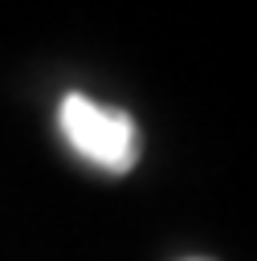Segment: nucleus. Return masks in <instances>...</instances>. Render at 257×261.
<instances>
[{
    "mask_svg": "<svg viewBox=\"0 0 257 261\" xmlns=\"http://www.w3.org/2000/svg\"><path fill=\"white\" fill-rule=\"evenodd\" d=\"M57 126L82 159H90L94 167H102L110 175L131 171L139 159V126L131 122V114H122L114 106H98L86 94L61 98Z\"/></svg>",
    "mask_w": 257,
    "mask_h": 261,
    "instance_id": "nucleus-1",
    "label": "nucleus"
}]
</instances>
